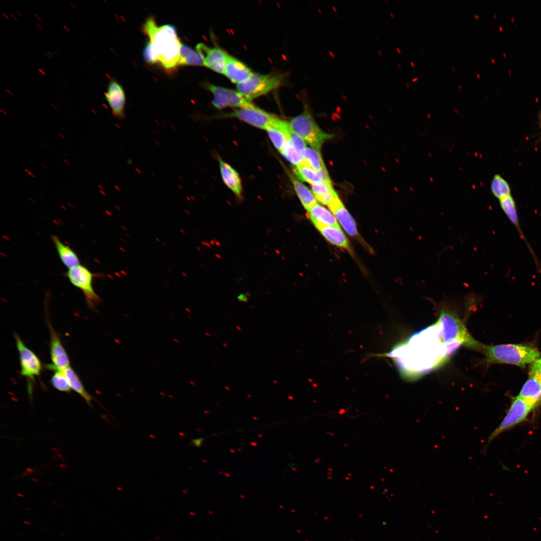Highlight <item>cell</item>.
Wrapping results in <instances>:
<instances>
[{
    "label": "cell",
    "mask_w": 541,
    "mask_h": 541,
    "mask_svg": "<svg viewBox=\"0 0 541 541\" xmlns=\"http://www.w3.org/2000/svg\"><path fill=\"white\" fill-rule=\"evenodd\" d=\"M499 202L502 210L504 212L505 214L508 218L509 221L515 227L518 234L521 236V238L523 240H524V241L526 243V246L528 248L529 250L533 257L534 262L536 265L537 270L541 274V264L539 263V260H538L537 256L535 255L534 252H533L532 248L530 247L529 244L526 240L525 237L524 235L520 228L516 207L513 198L510 195L500 199Z\"/></svg>",
    "instance_id": "13"
},
{
    "label": "cell",
    "mask_w": 541,
    "mask_h": 541,
    "mask_svg": "<svg viewBox=\"0 0 541 541\" xmlns=\"http://www.w3.org/2000/svg\"><path fill=\"white\" fill-rule=\"evenodd\" d=\"M312 191L317 200L330 209L341 201L333 187L332 182H323L312 185Z\"/></svg>",
    "instance_id": "17"
},
{
    "label": "cell",
    "mask_w": 541,
    "mask_h": 541,
    "mask_svg": "<svg viewBox=\"0 0 541 541\" xmlns=\"http://www.w3.org/2000/svg\"><path fill=\"white\" fill-rule=\"evenodd\" d=\"M482 351L485 354L488 364H506L522 368L541 357V353L537 349L524 344L483 345Z\"/></svg>",
    "instance_id": "2"
},
{
    "label": "cell",
    "mask_w": 541,
    "mask_h": 541,
    "mask_svg": "<svg viewBox=\"0 0 541 541\" xmlns=\"http://www.w3.org/2000/svg\"><path fill=\"white\" fill-rule=\"evenodd\" d=\"M71 388L83 398L87 404L92 406L93 397L85 389L81 380L74 369L69 366L64 370Z\"/></svg>",
    "instance_id": "24"
},
{
    "label": "cell",
    "mask_w": 541,
    "mask_h": 541,
    "mask_svg": "<svg viewBox=\"0 0 541 541\" xmlns=\"http://www.w3.org/2000/svg\"><path fill=\"white\" fill-rule=\"evenodd\" d=\"M529 376L533 377L541 386V363L535 362L530 366Z\"/></svg>",
    "instance_id": "31"
},
{
    "label": "cell",
    "mask_w": 541,
    "mask_h": 541,
    "mask_svg": "<svg viewBox=\"0 0 541 541\" xmlns=\"http://www.w3.org/2000/svg\"><path fill=\"white\" fill-rule=\"evenodd\" d=\"M493 195L499 200L510 195V189L508 183L500 175L494 176L490 185Z\"/></svg>",
    "instance_id": "27"
},
{
    "label": "cell",
    "mask_w": 541,
    "mask_h": 541,
    "mask_svg": "<svg viewBox=\"0 0 541 541\" xmlns=\"http://www.w3.org/2000/svg\"><path fill=\"white\" fill-rule=\"evenodd\" d=\"M458 88H459V89L460 90H461V89H462V88H462V87H461V86L460 85H458Z\"/></svg>",
    "instance_id": "40"
},
{
    "label": "cell",
    "mask_w": 541,
    "mask_h": 541,
    "mask_svg": "<svg viewBox=\"0 0 541 541\" xmlns=\"http://www.w3.org/2000/svg\"><path fill=\"white\" fill-rule=\"evenodd\" d=\"M230 116L235 117L255 127L266 130L274 125L277 117L256 106L234 110Z\"/></svg>",
    "instance_id": "9"
},
{
    "label": "cell",
    "mask_w": 541,
    "mask_h": 541,
    "mask_svg": "<svg viewBox=\"0 0 541 541\" xmlns=\"http://www.w3.org/2000/svg\"><path fill=\"white\" fill-rule=\"evenodd\" d=\"M196 50L202 57L204 66L223 74L229 55L224 51L218 47L208 46L203 43L196 45Z\"/></svg>",
    "instance_id": "11"
},
{
    "label": "cell",
    "mask_w": 541,
    "mask_h": 541,
    "mask_svg": "<svg viewBox=\"0 0 541 541\" xmlns=\"http://www.w3.org/2000/svg\"><path fill=\"white\" fill-rule=\"evenodd\" d=\"M532 409L518 396L513 398L509 408L499 426L489 436L487 446L496 437L524 421Z\"/></svg>",
    "instance_id": "7"
},
{
    "label": "cell",
    "mask_w": 541,
    "mask_h": 541,
    "mask_svg": "<svg viewBox=\"0 0 541 541\" xmlns=\"http://www.w3.org/2000/svg\"><path fill=\"white\" fill-rule=\"evenodd\" d=\"M51 382L57 390L69 393L71 388L69 380L64 371H56L51 378Z\"/></svg>",
    "instance_id": "29"
},
{
    "label": "cell",
    "mask_w": 541,
    "mask_h": 541,
    "mask_svg": "<svg viewBox=\"0 0 541 541\" xmlns=\"http://www.w3.org/2000/svg\"><path fill=\"white\" fill-rule=\"evenodd\" d=\"M142 30L149 39L143 52L144 60L150 64H159L168 72L175 70L179 66L182 43L175 27L169 24L158 26L150 17Z\"/></svg>",
    "instance_id": "1"
},
{
    "label": "cell",
    "mask_w": 541,
    "mask_h": 541,
    "mask_svg": "<svg viewBox=\"0 0 541 541\" xmlns=\"http://www.w3.org/2000/svg\"><path fill=\"white\" fill-rule=\"evenodd\" d=\"M294 167L303 162L301 153L288 140L280 152Z\"/></svg>",
    "instance_id": "28"
},
{
    "label": "cell",
    "mask_w": 541,
    "mask_h": 541,
    "mask_svg": "<svg viewBox=\"0 0 541 541\" xmlns=\"http://www.w3.org/2000/svg\"><path fill=\"white\" fill-rule=\"evenodd\" d=\"M238 299L241 301H246L247 299V297L245 295H240V296L238 297Z\"/></svg>",
    "instance_id": "33"
},
{
    "label": "cell",
    "mask_w": 541,
    "mask_h": 541,
    "mask_svg": "<svg viewBox=\"0 0 541 541\" xmlns=\"http://www.w3.org/2000/svg\"><path fill=\"white\" fill-rule=\"evenodd\" d=\"M51 238L60 260L66 267L70 269L80 264L79 258L71 247L62 242L56 235H52Z\"/></svg>",
    "instance_id": "20"
},
{
    "label": "cell",
    "mask_w": 541,
    "mask_h": 541,
    "mask_svg": "<svg viewBox=\"0 0 541 541\" xmlns=\"http://www.w3.org/2000/svg\"><path fill=\"white\" fill-rule=\"evenodd\" d=\"M474 18L476 20H478L479 19V16L478 15L475 14V15H474Z\"/></svg>",
    "instance_id": "34"
},
{
    "label": "cell",
    "mask_w": 541,
    "mask_h": 541,
    "mask_svg": "<svg viewBox=\"0 0 541 541\" xmlns=\"http://www.w3.org/2000/svg\"><path fill=\"white\" fill-rule=\"evenodd\" d=\"M205 87L213 94L212 104L216 108L220 109L226 107H231L239 109L254 106L250 101L245 98L238 91L210 83H206Z\"/></svg>",
    "instance_id": "8"
},
{
    "label": "cell",
    "mask_w": 541,
    "mask_h": 541,
    "mask_svg": "<svg viewBox=\"0 0 541 541\" xmlns=\"http://www.w3.org/2000/svg\"><path fill=\"white\" fill-rule=\"evenodd\" d=\"M220 173L225 184L237 196L241 194V180L238 173L230 165L219 158Z\"/></svg>",
    "instance_id": "19"
},
{
    "label": "cell",
    "mask_w": 541,
    "mask_h": 541,
    "mask_svg": "<svg viewBox=\"0 0 541 541\" xmlns=\"http://www.w3.org/2000/svg\"><path fill=\"white\" fill-rule=\"evenodd\" d=\"M204 66L203 60L197 52L189 46L181 43L179 66Z\"/></svg>",
    "instance_id": "25"
},
{
    "label": "cell",
    "mask_w": 541,
    "mask_h": 541,
    "mask_svg": "<svg viewBox=\"0 0 541 541\" xmlns=\"http://www.w3.org/2000/svg\"><path fill=\"white\" fill-rule=\"evenodd\" d=\"M301 155L303 162L316 170L325 168V164L320 152V150L312 147H306L303 150Z\"/></svg>",
    "instance_id": "26"
},
{
    "label": "cell",
    "mask_w": 541,
    "mask_h": 541,
    "mask_svg": "<svg viewBox=\"0 0 541 541\" xmlns=\"http://www.w3.org/2000/svg\"><path fill=\"white\" fill-rule=\"evenodd\" d=\"M291 180L294 189L304 207L308 211L317 202L313 192L307 186L293 176H291Z\"/></svg>",
    "instance_id": "22"
},
{
    "label": "cell",
    "mask_w": 541,
    "mask_h": 541,
    "mask_svg": "<svg viewBox=\"0 0 541 541\" xmlns=\"http://www.w3.org/2000/svg\"><path fill=\"white\" fill-rule=\"evenodd\" d=\"M410 64H411V66H412V67L413 68H414V67H415V64H414V63L413 62H412V61H411V62H410Z\"/></svg>",
    "instance_id": "36"
},
{
    "label": "cell",
    "mask_w": 541,
    "mask_h": 541,
    "mask_svg": "<svg viewBox=\"0 0 541 541\" xmlns=\"http://www.w3.org/2000/svg\"><path fill=\"white\" fill-rule=\"evenodd\" d=\"M452 70H453V71L454 72H455V67H454V66H452Z\"/></svg>",
    "instance_id": "41"
},
{
    "label": "cell",
    "mask_w": 541,
    "mask_h": 541,
    "mask_svg": "<svg viewBox=\"0 0 541 541\" xmlns=\"http://www.w3.org/2000/svg\"><path fill=\"white\" fill-rule=\"evenodd\" d=\"M476 76H477L478 79L480 78V75H479V74L478 73H476Z\"/></svg>",
    "instance_id": "38"
},
{
    "label": "cell",
    "mask_w": 541,
    "mask_h": 541,
    "mask_svg": "<svg viewBox=\"0 0 541 541\" xmlns=\"http://www.w3.org/2000/svg\"><path fill=\"white\" fill-rule=\"evenodd\" d=\"M407 86L408 88H409L410 86H409V85H408V84H407Z\"/></svg>",
    "instance_id": "43"
},
{
    "label": "cell",
    "mask_w": 541,
    "mask_h": 541,
    "mask_svg": "<svg viewBox=\"0 0 541 541\" xmlns=\"http://www.w3.org/2000/svg\"><path fill=\"white\" fill-rule=\"evenodd\" d=\"M295 172L298 178L312 185L323 182H332L326 168L316 170L306 163L294 167Z\"/></svg>",
    "instance_id": "15"
},
{
    "label": "cell",
    "mask_w": 541,
    "mask_h": 541,
    "mask_svg": "<svg viewBox=\"0 0 541 541\" xmlns=\"http://www.w3.org/2000/svg\"><path fill=\"white\" fill-rule=\"evenodd\" d=\"M308 212L309 218L312 222L316 221L325 225L340 227L334 214L318 203Z\"/></svg>",
    "instance_id": "21"
},
{
    "label": "cell",
    "mask_w": 541,
    "mask_h": 541,
    "mask_svg": "<svg viewBox=\"0 0 541 541\" xmlns=\"http://www.w3.org/2000/svg\"><path fill=\"white\" fill-rule=\"evenodd\" d=\"M65 275L74 286L83 292L89 307L95 308L100 299L93 288L94 274L87 267L80 264L69 269Z\"/></svg>",
    "instance_id": "6"
},
{
    "label": "cell",
    "mask_w": 541,
    "mask_h": 541,
    "mask_svg": "<svg viewBox=\"0 0 541 541\" xmlns=\"http://www.w3.org/2000/svg\"><path fill=\"white\" fill-rule=\"evenodd\" d=\"M312 222L322 235L330 243L350 250L348 239L340 227L325 225L316 221Z\"/></svg>",
    "instance_id": "18"
},
{
    "label": "cell",
    "mask_w": 541,
    "mask_h": 541,
    "mask_svg": "<svg viewBox=\"0 0 541 541\" xmlns=\"http://www.w3.org/2000/svg\"><path fill=\"white\" fill-rule=\"evenodd\" d=\"M14 337L19 355L21 375L28 380V391L31 398L33 394L32 382L36 377L41 375L43 365L37 355L25 345L18 334L15 333Z\"/></svg>",
    "instance_id": "5"
},
{
    "label": "cell",
    "mask_w": 541,
    "mask_h": 541,
    "mask_svg": "<svg viewBox=\"0 0 541 541\" xmlns=\"http://www.w3.org/2000/svg\"><path fill=\"white\" fill-rule=\"evenodd\" d=\"M536 362L541 363V357L538 360H537Z\"/></svg>",
    "instance_id": "39"
},
{
    "label": "cell",
    "mask_w": 541,
    "mask_h": 541,
    "mask_svg": "<svg viewBox=\"0 0 541 541\" xmlns=\"http://www.w3.org/2000/svg\"><path fill=\"white\" fill-rule=\"evenodd\" d=\"M289 140L300 153L307 147V143L292 130L289 136Z\"/></svg>",
    "instance_id": "30"
},
{
    "label": "cell",
    "mask_w": 541,
    "mask_h": 541,
    "mask_svg": "<svg viewBox=\"0 0 541 541\" xmlns=\"http://www.w3.org/2000/svg\"><path fill=\"white\" fill-rule=\"evenodd\" d=\"M24 523H25L26 524H29V525H30L31 524V523L29 521H24Z\"/></svg>",
    "instance_id": "37"
},
{
    "label": "cell",
    "mask_w": 541,
    "mask_h": 541,
    "mask_svg": "<svg viewBox=\"0 0 541 541\" xmlns=\"http://www.w3.org/2000/svg\"><path fill=\"white\" fill-rule=\"evenodd\" d=\"M252 73L244 63L228 55L223 74L232 83L240 84L249 78Z\"/></svg>",
    "instance_id": "14"
},
{
    "label": "cell",
    "mask_w": 541,
    "mask_h": 541,
    "mask_svg": "<svg viewBox=\"0 0 541 541\" xmlns=\"http://www.w3.org/2000/svg\"><path fill=\"white\" fill-rule=\"evenodd\" d=\"M518 396L533 410L541 404V386L529 376L523 385Z\"/></svg>",
    "instance_id": "16"
},
{
    "label": "cell",
    "mask_w": 541,
    "mask_h": 541,
    "mask_svg": "<svg viewBox=\"0 0 541 541\" xmlns=\"http://www.w3.org/2000/svg\"><path fill=\"white\" fill-rule=\"evenodd\" d=\"M419 79V77H417V78H413V79L412 80V81H413V82H415V81H417V80H418Z\"/></svg>",
    "instance_id": "35"
},
{
    "label": "cell",
    "mask_w": 541,
    "mask_h": 541,
    "mask_svg": "<svg viewBox=\"0 0 541 541\" xmlns=\"http://www.w3.org/2000/svg\"><path fill=\"white\" fill-rule=\"evenodd\" d=\"M346 232L350 235L356 236L358 231L355 220L345 208L343 203L332 212Z\"/></svg>",
    "instance_id": "23"
},
{
    "label": "cell",
    "mask_w": 541,
    "mask_h": 541,
    "mask_svg": "<svg viewBox=\"0 0 541 541\" xmlns=\"http://www.w3.org/2000/svg\"><path fill=\"white\" fill-rule=\"evenodd\" d=\"M540 125H541V115H540Z\"/></svg>",
    "instance_id": "44"
},
{
    "label": "cell",
    "mask_w": 541,
    "mask_h": 541,
    "mask_svg": "<svg viewBox=\"0 0 541 541\" xmlns=\"http://www.w3.org/2000/svg\"><path fill=\"white\" fill-rule=\"evenodd\" d=\"M284 80V76L281 74L262 75L253 73L246 80L237 85V89L251 101L279 88L283 83Z\"/></svg>",
    "instance_id": "4"
},
{
    "label": "cell",
    "mask_w": 541,
    "mask_h": 541,
    "mask_svg": "<svg viewBox=\"0 0 541 541\" xmlns=\"http://www.w3.org/2000/svg\"><path fill=\"white\" fill-rule=\"evenodd\" d=\"M105 98L113 115L119 119L124 118L125 94L123 87L116 80L110 81L105 93Z\"/></svg>",
    "instance_id": "12"
},
{
    "label": "cell",
    "mask_w": 541,
    "mask_h": 541,
    "mask_svg": "<svg viewBox=\"0 0 541 541\" xmlns=\"http://www.w3.org/2000/svg\"><path fill=\"white\" fill-rule=\"evenodd\" d=\"M50 334V355L52 364L47 368L53 371H64L70 366V359L59 334L47 320Z\"/></svg>",
    "instance_id": "10"
},
{
    "label": "cell",
    "mask_w": 541,
    "mask_h": 541,
    "mask_svg": "<svg viewBox=\"0 0 541 541\" xmlns=\"http://www.w3.org/2000/svg\"><path fill=\"white\" fill-rule=\"evenodd\" d=\"M204 439L205 438L203 437L192 439L190 441L189 444L190 445L196 447H200L202 445Z\"/></svg>",
    "instance_id": "32"
},
{
    "label": "cell",
    "mask_w": 541,
    "mask_h": 541,
    "mask_svg": "<svg viewBox=\"0 0 541 541\" xmlns=\"http://www.w3.org/2000/svg\"><path fill=\"white\" fill-rule=\"evenodd\" d=\"M291 129L312 148L318 150L325 141L333 137L323 131L317 124L308 109L289 122Z\"/></svg>",
    "instance_id": "3"
},
{
    "label": "cell",
    "mask_w": 541,
    "mask_h": 541,
    "mask_svg": "<svg viewBox=\"0 0 541 541\" xmlns=\"http://www.w3.org/2000/svg\"><path fill=\"white\" fill-rule=\"evenodd\" d=\"M420 51H421V52H422V53H423V50H422V48H420Z\"/></svg>",
    "instance_id": "42"
}]
</instances>
